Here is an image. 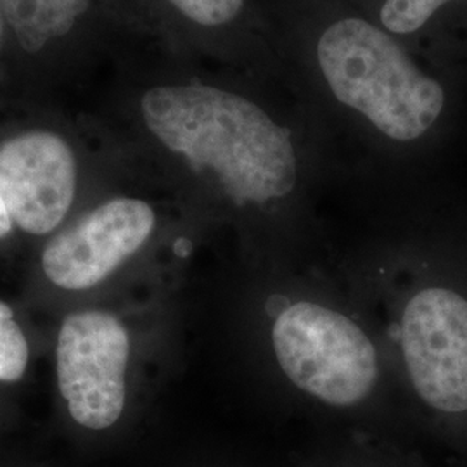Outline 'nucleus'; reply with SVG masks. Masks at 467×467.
<instances>
[{
  "label": "nucleus",
  "instance_id": "nucleus-4",
  "mask_svg": "<svg viewBox=\"0 0 467 467\" xmlns=\"http://www.w3.org/2000/svg\"><path fill=\"white\" fill-rule=\"evenodd\" d=\"M132 337L113 312L87 308L63 318L56 343V379L67 418L80 431H117L129 409Z\"/></svg>",
  "mask_w": 467,
  "mask_h": 467
},
{
  "label": "nucleus",
  "instance_id": "nucleus-11",
  "mask_svg": "<svg viewBox=\"0 0 467 467\" xmlns=\"http://www.w3.org/2000/svg\"><path fill=\"white\" fill-rule=\"evenodd\" d=\"M185 17L201 26H222L243 11L244 0H170Z\"/></svg>",
  "mask_w": 467,
  "mask_h": 467
},
{
  "label": "nucleus",
  "instance_id": "nucleus-14",
  "mask_svg": "<svg viewBox=\"0 0 467 467\" xmlns=\"http://www.w3.org/2000/svg\"><path fill=\"white\" fill-rule=\"evenodd\" d=\"M0 34H2V26H0Z\"/></svg>",
  "mask_w": 467,
  "mask_h": 467
},
{
  "label": "nucleus",
  "instance_id": "nucleus-7",
  "mask_svg": "<svg viewBox=\"0 0 467 467\" xmlns=\"http://www.w3.org/2000/svg\"><path fill=\"white\" fill-rule=\"evenodd\" d=\"M77 189V156L61 135L35 129L0 142V194L21 233H54L67 217Z\"/></svg>",
  "mask_w": 467,
  "mask_h": 467
},
{
  "label": "nucleus",
  "instance_id": "nucleus-1",
  "mask_svg": "<svg viewBox=\"0 0 467 467\" xmlns=\"http://www.w3.org/2000/svg\"><path fill=\"white\" fill-rule=\"evenodd\" d=\"M156 140L237 206L267 208L298 182L291 135L250 99L210 85H163L140 99Z\"/></svg>",
  "mask_w": 467,
  "mask_h": 467
},
{
  "label": "nucleus",
  "instance_id": "nucleus-12",
  "mask_svg": "<svg viewBox=\"0 0 467 467\" xmlns=\"http://www.w3.org/2000/svg\"><path fill=\"white\" fill-rule=\"evenodd\" d=\"M327 467H391L389 462H386L383 457H378L374 453H350V455H343L339 464H331Z\"/></svg>",
  "mask_w": 467,
  "mask_h": 467
},
{
  "label": "nucleus",
  "instance_id": "nucleus-5",
  "mask_svg": "<svg viewBox=\"0 0 467 467\" xmlns=\"http://www.w3.org/2000/svg\"><path fill=\"white\" fill-rule=\"evenodd\" d=\"M400 337L419 399L441 414H466V298L440 285L419 289L403 308Z\"/></svg>",
  "mask_w": 467,
  "mask_h": 467
},
{
  "label": "nucleus",
  "instance_id": "nucleus-8",
  "mask_svg": "<svg viewBox=\"0 0 467 467\" xmlns=\"http://www.w3.org/2000/svg\"><path fill=\"white\" fill-rule=\"evenodd\" d=\"M17 44L38 54L67 36L84 16L88 0H0Z\"/></svg>",
  "mask_w": 467,
  "mask_h": 467
},
{
  "label": "nucleus",
  "instance_id": "nucleus-3",
  "mask_svg": "<svg viewBox=\"0 0 467 467\" xmlns=\"http://www.w3.org/2000/svg\"><path fill=\"white\" fill-rule=\"evenodd\" d=\"M270 341L284 376L318 403L347 410L374 393L376 345L339 310L310 300L289 303L274 318Z\"/></svg>",
  "mask_w": 467,
  "mask_h": 467
},
{
  "label": "nucleus",
  "instance_id": "nucleus-10",
  "mask_svg": "<svg viewBox=\"0 0 467 467\" xmlns=\"http://www.w3.org/2000/svg\"><path fill=\"white\" fill-rule=\"evenodd\" d=\"M451 2L453 0H386L381 23L391 34H414Z\"/></svg>",
  "mask_w": 467,
  "mask_h": 467
},
{
  "label": "nucleus",
  "instance_id": "nucleus-6",
  "mask_svg": "<svg viewBox=\"0 0 467 467\" xmlns=\"http://www.w3.org/2000/svg\"><path fill=\"white\" fill-rule=\"evenodd\" d=\"M154 229L150 202L127 196L104 201L50 237L40 267L57 289L90 291L140 253Z\"/></svg>",
  "mask_w": 467,
  "mask_h": 467
},
{
  "label": "nucleus",
  "instance_id": "nucleus-2",
  "mask_svg": "<svg viewBox=\"0 0 467 467\" xmlns=\"http://www.w3.org/2000/svg\"><path fill=\"white\" fill-rule=\"evenodd\" d=\"M317 59L334 98L391 140H418L443 115V85L426 75L391 35L366 19L333 23L318 38Z\"/></svg>",
  "mask_w": 467,
  "mask_h": 467
},
{
  "label": "nucleus",
  "instance_id": "nucleus-9",
  "mask_svg": "<svg viewBox=\"0 0 467 467\" xmlns=\"http://www.w3.org/2000/svg\"><path fill=\"white\" fill-rule=\"evenodd\" d=\"M30 364V347L13 308L0 300V383H17Z\"/></svg>",
  "mask_w": 467,
  "mask_h": 467
},
{
  "label": "nucleus",
  "instance_id": "nucleus-13",
  "mask_svg": "<svg viewBox=\"0 0 467 467\" xmlns=\"http://www.w3.org/2000/svg\"><path fill=\"white\" fill-rule=\"evenodd\" d=\"M13 229H15L13 220H11V215L7 212V206H5V202L2 200V194H0V241L5 239L9 234L13 233Z\"/></svg>",
  "mask_w": 467,
  "mask_h": 467
}]
</instances>
